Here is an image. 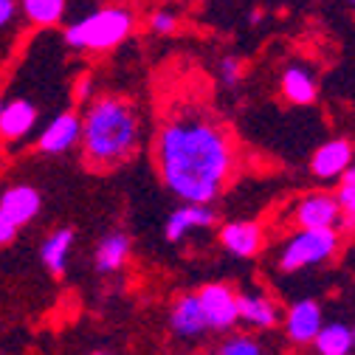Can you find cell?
<instances>
[{"label": "cell", "mask_w": 355, "mask_h": 355, "mask_svg": "<svg viewBox=\"0 0 355 355\" xmlns=\"http://www.w3.org/2000/svg\"><path fill=\"white\" fill-rule=\"evenodd\" d=\"M166 189L187 203H211L234 172V147L229 132L203 113L172 116L155 147Z\"/></svg>", "instance_id": "cell-1"}, {"label": "cell", "mask_w": 355, "mask_h": 355, "mask_svg": "<svg viewBox=\"0 0 355 355\" xmlns=\"http://www.w3.org/2000/svg\"><path fill=\"white\" fill-rule=\"evenodd\" d=\"M139 113L119 96H99L82 119V153L96 169H110L132 158L139 147Z\"/></svg>", "instance_id": "cell-2"}, {"label": "cell", "mask_w": 355, "mask_h": 355, "mask_svg": "<svg viewBox=\"0 0 355 355\" xmlns=\"http://www.w3.org/2000/svg\"><path fill=\"white\" fill-rule=\"evenodd\" d=\"M136 26L132 12L121 6H105L65 28V42L79 51H110L124 42Z\"/></svg>", "instance_id": "cell-3"}, {"label": "cell", "mask_w": 355, "mask_h": 355, "mask_svg": "<svg viewBox=\"0 0 355 355\" xmlns=\"http://www.w3.org/2000/svg\"><path fill=\"white\" fill-rule=\"evenodd\" d=\"M338 251V232L336 229H299L293 237L285 240L279 251V268L285 274H296L310 265H319Z\"/></svg>", "instance_id": "cell-4"}, {"label": "cell", "mask_w": 355, "mask_h": 355, "mask_svg": "<svg viewBox=\"0 0 355 355\" xmlns=\"http://www.w3.org/2000/svg\"><path fill=\"white\" fill-rule=\"evenodd\" d=\"M198 299H200V307H203V316H206L209 330H229L240 319L237 293L229 285H223V282L203 285L198 291Z\"/></svg>", "instance_id": "cell-5"}, {"label": "cell", "mask_w": 355, "mask_h": 355, "mask_svg": "<svg viewBox=\"0 0 355 355\" xmlns=\"http://www.w3.org/2000/svg\"><path fill=\"white\" fill-rule=\"evenodd\" d=\"M293 223L299 229H336L341 223V206L336 195L316 192L299 200L293 209Z\"/></svg>", "instance_id": "cell-6"}, {"label": "cell", "mask_w": 355, "mask_h": 355, "mask_svg": "<svg viewBox=\"0 0 355 355\" xmlns=\"http://www.w3.org/2000/svg\"><path fill=\"white\" fill-rule=\"evenodd\" d=\"M79 141H82V119L68 110V113L54 116L42 127L40 139H37V150L42 155H62L71 147H76Z\"/></svg>", "instance_id": "cell-7"}, {"label": "cell", "mask_w": 355, "mask_h": 355, "mask_svg": "<svg viewBox=\"0 0 355 355\" xmlns=\"http://www.w3.org/2000/svg\"><path fill=\"white\" fill-rule=\"evenodd\" d=\"M322 307L313 299H302L291 304L288 316H285V333L293 344H313V338L322 330Z\"/></svg>", "instance_id": "cell-8"}, {"label": "cell", "mask_w": 355, "mask_h": 355, "mask_svg": "<svg viewBox=\"0 0 355 355\" xmlns=\"http://www.w3.org/2000/svg\"><path fill=\"white\" fill-rule=\"evenodd\" d=\"M169 330L178 338H198V336H203L209 330L198 293H187V296L175 299V304L169 310Z\"/></svg>", "instance_id": "cell-9"}, {"label": "cell", "mask_w": 355, "mask_h": 355, "mask_svg": "<svg viewBox=\"0 0 355 355\" xmlns=\"http://www.w3.org/2000/svg\"><path fill=\"white\" fill-rule=\"evenodd\" d=\"M349 166H352V144L347 139H333V141L322 144L313 153V158H310V172H313L319 181L341 178Z\"/></svg>", "instance_id": "cell-10"}, {"label": "cell", "mask_w": 355, "mask_h": 355, "mask_svg": "<svg viewBox=\"0 0 355 355\" xmlns=\"http://www.w3.org/2000/svg\"><path fill=\"white\" fill-rule=\"evenodd\" d=\"M0 209H3L12 217V223L20 229V226H28L40 214L42 195L28 184H17V187H9V189L0 192Z\"/></svg>", "instance_id": "cell-11"}, {"label": "cell", "mask_w": 355, "mask_h": 355, "mask_svg": "<svg viewBox=\"0 0 355 355\" xmlns=\"http://www.w3.org/2000/svg\"><path fill=\"white\" fill-rule=\"evenodd\" d=\"M214 223V211L209 209V203H187L181 209H175L169 217H166V226H164V234L169 243H178L184 240L189 232L195 229H209Z\"/></svg>", "instance_id": "cell-12"}, {"label": "cell", "mask_w": 355, "mask_h": 355, "mask_svg": "<svg viewBox=\"0 0 355 355\" xmlns=\"http://www.w3.org/2000/svg\"><path fill=\"white\" fill-rule=\"evenodd\" d=\"M37 124V107L28 99H12L0 110V139L17 141L34 130Z\"/></svg>", "instance_id": "cell-13"}, {"label": "cell", "mask_w": 355, "mask_h": 355, "mask_svg": "<svg viewBox=\"0 0 355 355\" xmlns=\"http://www.w3.org/2000/svg\"><path fill=\"white\" fill-rule=\"evenodd\" d=\"M220 243L234 257H254L262 248V229L251 220L243 223H226L220 229Z\"/></svg>", "instance_id": "cell-14"}, {"label": "cell", "mask_w": 355, "mask_h": 355, "mask_svg": "<svg viewBox=\"0 0 355 355\" xmlns=\"http://www.w3.org/2000/svg\"><path fill=\"white\" fill-rule=\"evenodd\" d=\"M73 232L71 229H57L51 232L40 245V259L42 265L49 268V274L54 277H62L65 268H68V259H71V251H73Z\"/></svg>", "instance_id": "cell-15"}, {"label": "cell", "mask_w": 355, "mask_h": 355, "mask_svg": "<svg viewBox=\"0 0 355 355\" xmlns=\"http://www.w3.org/2000/svg\"><path fill=\"white\" fill-rule=\"evenodd\" d=\"M130 257V237L121 232H110L99 240L96 254H94V268L99 274H116L124 268V262Z\"/></svg>", "instance_id": "cell-16"}, {"label": "cell", "mask_w": 355, "mask_h": 355, "mask_svg": "<svg viewBox=\"0 0 355 355\" xmlns=\"http://www.w3.org/2000/svg\"><path fill=\"white\" fill-rule=\"evenodd\" d=\"M279 87H282V96L293 105H310V102H316V94H319L313 73H310L307 68H302V65L285 68L282 79H279Z\"/></svg>", "instance_id": "cell-17"}, {"label": "cell", "mask_w": 355, "mask_h": 355, "mask_svg": "<svg viewBox=\"0 0 355 355\" xmlns=\"http://www.w3.org/2000/svg\"><path fill=\"white\" fill-rule=\"evenodd\" d=\"M237 307H240V319L254 327H274L279 322V307L265 293H240Z\"/></svg>", "instance_id": "cell-18"}, {"label": "cell", "mask_w": 355, "mask_h": 355, "mask_svg": "<svg viewBox=\"0 0 355 355\" xmlns=\"http://www.w3.org/2000/svg\"><path fill=\"white\" fill-rule=\"evenodd\" d=\"M313 347L319 355H349V349L355 347L352 341V327L347 324H322L319 336L313 338Z\"/></svg>", "instance_id": "cell-19"}, {"label": "cell", "mask_w": 355, "mask_h": 355, "mask_svg": "<svg viewBox=\"0 0 355 355\" xmlns=\"http://www.w3.org/2000/svg\"><path fill=\"white\" fill-rule=\"evenodd\" d=\"M20 6L37 26H54L65 17V0H20Z\"/></svg>", "instance_id": "cell-20"}, {"label": "cell", "mask_w": 355, "mask_h": 355, "mask_svg": "<svg viewBox=\"0 0 355 355\" xmlns=\"http://www.w3.org/2000/svg\"><path fill=\"white\" fill-rule=\"evenodd\" d=\"M336 198H338V206H341V226L355 229V166H349L341 175Z\"/></svg>", "instance_id": "cell-21"}, {"label": "cell", "mask_w": 355, "mask_h": 355, "mask_svg": "<svg viewBox=\"0 0 355 355\" xmlns=\"http://www.w3.org/2000/svg\"><path fill=\"white\" fill-rule=\"evenodd\" d=\"M220 355H262V347L251 336H234L220 344Z\"/></svg>", "instance_id": "cell-22"}, {"label": "cell", "mask_w": 355, "mask_h": 355, "mask_svg": "<svg viewBox=\"0 0 355 355\" xmlns=\"http://www.w3.org/2000/svg\"><path fill=\"white\" fill-rule=\"evenodd\" d=\"M220 79H223V85L234 87L240 79H243V62L237 57H226V60H220V68H217Z\"/></svg>", "instance_id": "cell-23"}, {"label": "cell", "mask_w": 355, "mask_h": 355, "mask_svg": "<svg viewBox=\"0 0 355 355\" xmlns=\"http://www.w3.org/2000/svg\"><path fill=\"white\" fill-rule=\"evenodd\" d=\"M150 28H153L155 34H172V31L178 28V15L169 12V9H161V12H155V15L150 17Z\"/></svg>", "instance_id": "cell-24"}, {"label": "cell", "mask_w": 355, "mask_h": 355, "mask_svg": "<svg viewBox=\"0 0 355 355\" xmlns=\"http://www.w3.org/2000/svg\"><path fill=\"white\" fill-rule=\"evenodd\" d=\"M15 237H17V226L12 223V217L0 209V248H6V245H12L15 243Z\"/></svg>", "instance_id": "cell-25"}, {"label": "cell", "mask_w": 355, "mask_h": 355, "mask_svg": "<svg viewBox=\"0 0 355 355\" xmlns=\"http://www.w3.org/2000/svg\"><path fill=\"white\" fill-rule=\"evenodd\" d=\"M17 15V0H0V28L9 26Z\"/></svg>", "instance_id": "cell-26"}, {"label": "cell", "mask_w": 355, "mask_h": 355, "mask_svg": "<svg viewBox=\"0 0 355 355\" xmlns=\"http://www.w3.org/2000/svg\"><path fill=\"white\" fill-rule=\"evenodd\" d=\"M91 96V79H79L76 82V99L82 102V99H87Z\"/></svg>", "instance_id": "cell-27"}, {"label": "cell", "mask_w": 355, "mask_h": 355, "mask_svg": "<svg viewBox=\"0 0 355 355\" xmlns=\"http://www.w3.org/2000/svg\"><path fill=\"white\" fill-rule=\"evenodd\" d=\"M248 20H251V23H254V26H257V23H259V20H262V12H259V9H254V12H251V17H248Z\"/></svg>", "instance_id": "cell-28"}, {"label": "cell", "mask_w": 355, "mask_h": 355, "mask_svg": "<svg viewBox=\"0 0 355 355\" xmlns=\"http://www.w3.org/2000/svg\"><path fill=\"white\" fill-rule=\"evenodd\" d=\"M3 105H6V102H3V99H0V110H3Z\"/></svg>", "instance_id": "cell-29"}, {"label": "cell", "mask_w": 355, "mask_h": 355, "mask_svg": "<svg viewBox=\"0 0 355 355\" xmlns=\"http://www.w3.org/2000/svg\"><path fill=\"white\" fill-rule=\"evenodd\" d=\"M347 3H349V6H355V0H347Z\"/></svg>", "instance_id": "cell-30"}, {"label": "cell", "mask_w": 355, "mask_h": 355, "mask_svg": "<svg viewBox=\"0 0 355 355\" xmlns=\"http://www.w3.org/2000/svg\"><path fill=\"white\" fill-rule=\"evenodd\" d=\"M352 341H355V327H352Z\"/></svg>", "instance_id": "cell-31"}, {"label": "cell", "mask_w": 355, "mask_h": 355, "mask_svg": "<svg viewBox=\"0 0 355 355\" xmlns=\"http://www.w3.org/2000/svg\"><path fill=\"white\" fill-rule=\"evenodd\" d=\"M94 355H107V352H94Z\"/></svg>", "instance_id": "cell-32"}]
</instances>
